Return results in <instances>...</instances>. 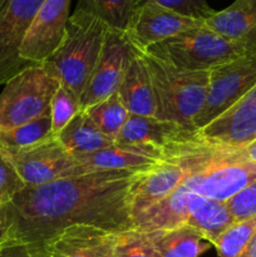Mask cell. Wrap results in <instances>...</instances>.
<instances>
[{
	"label": "cell",
	"instance_id": "36",
	"mask_svg": "<svg viewBox=\"0 0 256 257\" xmlns=\"http://www.w3.org/2000/svg\"><path fill=\"white\" fill-rule=\"evenodd\" d=\"M5 3H7V0H0V9H2L3 5H4Z\"/></svg>",
	"mask_w": 256,
	"mask_h": 257
},
{
	"label": "cell",
	"instance_id": "13",
	"mask_svg": "<svg viewBox=\"0 0 256 257\" xmlns=\"http://www.w3.org/2000/svg\"><path fill=\"white\" fill-rule=\"evenodd\" d=\"M208 145L242 147L256 140V84L223 114L197 131Z\"/></svg>",
	"mask_w": 256,
	"mask_h": 257
},
{
	"label": "cell",
	"instance_id": "26",
	"mask_svg": "<svg viewBox=\"0 0 256 257\" xmlns=\"http://www.w3.org/2000/svg\"><path fill=\"white\" fill-rule=\"evenodd\" d=\"M256 232V216L233 222L213 242L220 257H237Z\"/></svg>",
	"mask_w": 256,
	"mask_h": 257
},
{
	"label": "cell",
	"instance_id": "17",
	"mask_svg": "<svg viewBox=\"0 0 256 257\" xmlns=\"http://www.w3.org/2000/svg\"><path fill=\"white\" fill-rule=\"evenodd\" d=\"M201 197L182 183L165 200L133 215L135 228L142 232H153L187 225L191 212Z\"/></svg>",
	"mask_w": 256,
	"mask_h": 257
},
{
	"label": "cell",
	"instance_id": "14",
	"mask_svg": "<svg viewBox=\"0 0 256 257\" xmlns=\"http://www.w3.org/2000/svg\"><path fill=\"white\" fill-rule=\"evenodd\" d=\"M117 233L94 226H70L40 247L47 257H115Z\"/></svg>",
	"mask_w": 256,
	"mask_h": 257
},
{
	"label": "cell",
	"instance_id": "21",
	"mask_svg": "<svg viewBox=\"0 0 256 257\" xmlns=\"http://www.w3.org/2000/svg\"><path fill=\"white\" fill-rule=\"evenodd\" d=\"M57 138L73 156L92 153L114 145L110 138L99 132L82 109L60 131Z\"/></svg>",
	"mask_w": 256,
	"mask_h": 257
},
{
	"label": "cell",
	"instance_id": "4",
	"mask_svg": "<svg viewBox=\"0 0 256 257\" xmlns=\"http://www.w3.org/2000/svg\"><path fill=\"white\" fill-rule=\"evenodd\" d=\"M145 53L180 69L210 72L250 52L202 25L157 43Z\"/></svg>",
	"mask_w": 256,
	"mask_h": 257
},
{
	"label": "cell",
	"instance_id": "15",
	"mask_svg": "<svg viewBox=\"0 0 256 257\" xmlns=\"http://www.w3.org/2000/svg\"><path fill=\"white\" fill-rule=\"evenodd\" d=\"M83 172L95 171H140L148 172L165 158V150L137 145H114L84 155H75Z\"/></svg>",
	"mask_w": 256,
	"mask_h": 257
},
{
	"label": "cell",
	"instance_id": "23",
	"mask_svg": "<svg viewBox=\"0 0 256 257\" xmlns=\"http://www.w3.org/2000/svg\"><path fill=\"white\" fill-rule=\"evenodd\" d=\"M136 9V0H78L75 10L87 13L108 29L125 32Z\"/></svg>",
	"mask_w": 256,
	"mask_h": 257
},
{
	"label": "cell",
	"instance_id": "35",
	"mask_svg": "<svg viewBox=\"0 0 256 257\" xmlns=\"http://www.w3.org/2000/svg\"><path fill=\"white\" fill-rule=\"evenodd\" d=\"M237 257H256V232L253 233L250 242L247 243V246L243 248L242 252H241Z\"/></svg>",
	"mask_w": 256,
	"mask_h": 257
},
{
	"label": "cell",
	"instance_id": "8",
	"mask_svg": "<svg viewBox=\"0 0 256 257\" xmlns=\"http://www.w3.org/2000/svg\"><path fill=\"white\" fill-rule=\"evenodd\" d=\"M0 150L20 176L25 187H37L60 178L84 175L74 156L57 137L25 150Z\"/></svg>",
	"mask_w": 256,
	"mask_h": 257
},
{
	"label": "cell",
	"instance_id": "31",
	"mask_svg": "<svg viewBox=\"0 0 256 257\" xmlns=\"http://www.w3.org/2000/svg\"><path fill=\"white\" fill-rule=\"evenodd\" d=\"M24 188L23 180L0 150V205H8Z\"/></svg>",
	"mask_w": 256,
	"mask_h": 257
},
{
	"label": "cell",
	"instance_id": "20",
	"mask_svg": "<svg viewBox=\"0 0 256 257\" xmlns=\"http://www.w3.org/2000/svg\"><path fill=\"white\" fill-rule=\"evenodd\" d=\"M146 233L156 257H200L212 246L187 225Z\"/></svg>",
	"mask_w": 256,
	"mask_h": 257
},
{
	"label": "cell",
	"instance_id": "2",
	"mask_svg": "<svg viewBox=\"0 0 256 257\" xmlns=\"http://www.w3.org/2000/svg\"><path fill=\"white\" fill-rule=\"evenodd\" d=\"M152 80L156 118L195 130L193 122L205 104L210 72L183 70L142 52Z\"/></svg>",
	"mask_w": 256,
	"mask_h": 257
},
{
	"label": "cell",
	"instance_id": "24",
	"mask_svg": "<svg viewBox=\"0 0 256 257\" xmlns=\"http://www.w3.org/2000/svg\"><path fill=\"white\" fill-rule=\"evenodd\" d=\"M54 137L52 133V118L50 110L34 120L0 131V148L5 151H20L33 147Z\"/></svg>",
	"mask_w": 256,
	"mask_h": 257
},
{
	"label": "cell",
	"instance_id": "22",
	"mask_svg": "<svg viewBox=\"0 0 256 257\" xmlns=\"http://www.w3.org/2000/svg\"><path fill=\"white\" fill-rule=\"evenodd\" d=\"M233 222L226 202L201 197L191 212L187 226L198 231L213 246L218 236Z\"/></svg>",
	"mask_w": 256,
	"mask_h": 257
},
{
	"label": "cell",
	"instance_id": "30",
	"mask_svg": "<svg viewBox=\"0 0 256 257\" xmlns=\"http://www.w3.org/2000/svg\"><path fill=\"white\" fill-rule=\"evenodd\" d=\"M142 2H153L178 14L198 20H206L215 13L206 0H136V5Z\"/></svg>",
	"mask_w": 256,
	"mask_h": 257
},
{
	"label": "cell",
	"instance_id": "1",
	"mask_svg": "<svg viewBox=\"0 0 256 257\" xmlns=\"http://www.w3.org/2000/svg\"><path fill=\"white\" fill-rule=\"evenodd\" d=\"M143 173L95 171L25 187L5 205L7 241L40 247L70 226H94L113 232L135 228L133 188Z\"/></svg>",
	"mask_w": 256,
	"mask_h": 257
},
{
	"label": "cell",
	"instance_id": "18",
	"mask_svg": "<svg viewBox=\"0 0 256 257\" xmlns=\"http://www.w3.org/2000/svg\"><path fill=\"white\" fill-rule=\"evenodd\" d=\"M203 25L247 52H256V0H235L203 20Z\"/></svg>",
	"mask_w": 256,
	"mask_h": 257
},
{
	"label": "cell",
	"instance_id": "28",
	"mask_svg": "<svg viewBox=\"0 0 256 257\" xmlns=\"http://www.w3.org/2000/svg\"><path fill=\"white\" fill-rule=\"evenodd\" d=\"M115 257H156L146 232L131 228L117 233Z\"/></svg>",
	"mask_w": 256,
	"mask_h": 257
},
{
	"label": "cell",
	"instance_id": "19",
	"mask_svg": "<svg viewBox=\"0 0 256 257\" xmlns=\"http://www.w3.org/2000/svg\"><path fill=\"white\" fill-rule=\"evenodd\" d=\"M120 102L130 114L155 117L156 104L152 80L143 54L133 47V55L117 90Z\"/></svg>",
	"mask_w": 256,
	"mask_h": 257
},
{
	"label": "cell",
	"instance_id": "27",
	"mask_svg": "<svg viewBox=\"0 0 256 257\" xmlns=\"http://www.w3.org/2000/svg\"><path fill=\"white\" fill-rule=\"evenodd\" d=\"M80 110L79 98L62 82L50 103V118H52V133L54 137L74 118Z\"/></svg>",
	"mask_w": 256,
	"mask_h": 257
},
{
	"label": "cell",
	"instance_id": "5",
	"mask_svg": "<svg viewBox=\"0 0 256 257\" xmlns=\"http://www.w3.org/2000/svg\"><path fill=\"white\" fill-rule=\"evenodd\" d=\"M60 80L47 62L13 77L0 93V131L19 127L50 110Z\"/></svg>",
	"mask_w": 256,
	"mask_h": 257
},
{
	"label": "cell",
	"instance_id": "34",
	"mask_svg": "<svg viewBox=\"0 0 256 257\" xmlns=\"http://www.w3.org/2000/svg\"><path fill=\"white\" fill-rule=\"evenodd\" d=\"M241 150H242L243 156H245L248 161L256 163V140H253L252 142L247 143V145L242 146Z\"/></svg>",
	"mask_w": 256,
	"mask_h": 257
},
{
	"label": "cell",
	"instance_id": "32",
	"mask_svg": "<svg viewBox=\"0 0 256 257\" xmlns=\"http://www.w3.org/2000/svg\"><path fill=\"white\" fill-rule=\"evenodd\" d=\"M0 257H47V255L38 246L7 241L0 246Z\"/></svg>",
	"mask_w": 256,
	"mask_h": 257
},
{
	"label": "cell",
	"instance_id": "6",
	"mask_svg": "<svg viewBox=\"0 0 256 257\" xmlns=\"http://www.w3.org/2000/svg\"><path fill=\"white\" fill-rule=\"evenodd\" d=\"M255 180L256 163L243 156L241 147L216 146L208 162L183 183L207 200L226 202Z\"/></svg>",
	"mask_w": 256,
	"mask_h": 257
},
{
	"label": "cell",
	"instance_id": "29",
	"mask_svg": "<svg viewBox=\"0 0 256 257\" xmlns=\"http://www.w3.org/2000/svg\"><path fill=\"white\" fill-rule=\"evenodd\" d=\"M233 221H243L256 216V180L226 201Z\"/></svg>",
	"mask_w": 256,
	"mask_h": 257
},
{
	"label": "cell",
	"instance_id": "12",
	"mask_svg": "<svg viewBox=\"0 0 256 257\" xmlns=\"http://www.w3.org/2000/svg\"><path fill=\"white\" fill-rule=\"evenodd\" d=\"M70 0H44L20 48V58L29 64H42L63 42L69 20Z\"/></svg>",
	"mask_w": 256,
	"mask_h": 257
},
{
	"label": "cell",
	"instance_id": "11",
	"mask_svg": "<svg viewBox=\"0 0 256 257\" xmlns=\"http://www.w3.org/2000/svg\"><path fill=\"white\" fill-rule=\"evenodd\" d=\"M202 25L203 20L185 17L153 2H142L136 5L124 33L133 47L146 52L157 43Z\"/></svg>",
	"mask_w": 256,
	"mask_h": 257
},
{
	"label": "cell",
	"instance_id": "10",
	"mask_svg": "<svg viewBox=\"0 0 256 257\" xmlns=\"http://www.w3.org/2000/svg\"><path fill=\"white\" fill-rule=\"evenodd\" d=\"M44 0H7L0 9V87L28 68L20 48Z\"/></svg>",
	"mask_w": 256,
	"mask_h": 257
},
{
	"label": "cell",
	"instance_id": "16",
	"mask_svg": "<svg viewBox=\"0 0 256 257\" xmlns=\"http://www.w3.org/2000/svg\"><path fill=\"white\" fill-rule=\"evenodd\" d=\"M197 131L178 124L171 120L156 117L130 114L120 130L115 143L118 145L147 146L165 150L176 143H188L198 141Z\"/></svg>",
	"mask_w": 256,
	"mask_h": 257
},
{
	"label": "cell",
	"instance_id": "7",
	"mask_svg": "<svg viewBox=\"0 0 256 257\" xmlns=\"http://www.w3.org/2000/svg\"><path fill=\"white\" fill-rule=\"evenodd\" d=\"M256 84V52L217 65L210 70L205 104L193 122L196 131L220 117Z\"/></svg>",
	"mask_w": 256,
	"mask_h": 257
},
{
	"label": "cell",
	"instance_id": "33",
	"mask_svg": "<svg viewBox=\"0 0 256 257\" xmlns=\"http://www.w3.org/2000/svg\"><path fill=\"white\" fill-rule=\"evenodd\" d=\"M8 216H7V206L0 205V246L7 241L8 238Z\"/></svg>",
	"mask_w": 256,
	"mask_h": 257
},
{
	"label": "cell",
	"instance_id": "3",
	"mask_svg": "<svg viewBox=\"0 0 256 257\" xmlns=\"http://www.w3.org/2000/svg\"><path fill=\"white\" fill-rule=\"evenodd\" d=\"M107 30V25L97 18L74 10L68 20L64 39L47 60L58 79L79 99L100 57Z\"/></svg>",
	"mask_w": 256,
	"mask_h": 257
},
{
	"label": "cell",
	"instance_id": "9",
	"mask_svg": "<svg viewBox=\"0 0 256 257\" xmlns=\"http://www.w3.org/2000/svg\"><path fill=\"white\" fill-rule=\"evenodd\" d=\"M132 55L133 45L125 33L108 29L99 59L80 95V109H87L117 92Z\"/></svg>",
	"mask_w": 256,
	"mask_h": 257
},
{
	"label": "cell",
	"instance_id": "25",
	"mask_svg": "<svg viewBox=\"0 0 256 257\" xmlns=\"http://www.w3.org/2000/svg\"><path fill=\"white\" fill-rule=\"evenodd\" d=\"M95 127L115 143L120 130L128 119L130 112L120 102L117 92L92 107L84 109Z\"/></svg>",
	"mask_w": 256,
	"mask_h": 257
}]
</instances>
